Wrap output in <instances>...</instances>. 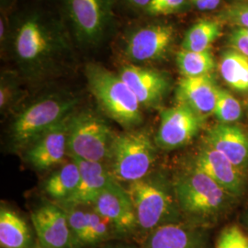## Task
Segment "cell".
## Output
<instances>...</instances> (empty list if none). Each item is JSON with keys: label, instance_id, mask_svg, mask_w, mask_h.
<instances>
[{"label": "cell", "instance_id": "obj_30", "mask_svg": "<svg viewBox=\"0 0 248 248\" xmlns=\"http://www.w3.org/2000/svg\"><path fill=\"white\" fill-rule=\"evenodd\" d=\"M229 45L232 50L248 57V36L240 32L236 28L230 34Z\"/></svg>", "mask_w": 248, "mask_h": 248}, {"label": "cell", "instance_id": "obj_17", "mask_svg": "<svg viewBox=\"0 0 248 248\" xmlns=\"http://www.w3.org/2000/svg\"><path fill=\"white\" fill-rule=\"evenodd\" d=\"M206 143L220 152L242 171L248 165V134L232 124H220L211 128Z\"/></svg>", "mask_w": 248, "mask_h": 248}, {"label": "cell", "instance_id": "obj_31", "mask_svg": "<svg viewBox=\"0 0 248 248\" xmlns=\"http://www.w3.org/2000/svg\"><path fill=\"white\" fill-rule=\"evenodd\" d=\"M186 4V0H166L158 9H156L152 16L169 15L176 13L182 9Z\"/></svg>", "mask_w": 248, "mask_h": 248}, {"label": "cell", "instance_id": "obj_18", "mask_svg": "<svg viewBox=\"0 0 248 248\" xmlns=\"http://www.w3.org/2000/svg\"><path fill=\"white\" fill-rule=\"evenodd\" d=\"M218 91L211 75L182 78L177 84V101L204 118L214 112Z\"/></svg>", "mask_w": 248, "mask_h": 248}, {"label": "cell", "instance_id": "obj_10", "mask_svg": "<svg viewBox=\"0 0 248 248\" xmlns=\"http://www.w3.org/2000/svg\"><path fill=\"white\" fill-rule=\"evenodd\" d=\"M175 29L168 24H151L130 34L124 45V54L133 63L155 62L163 59L173 43Z\"/></svg>", "mask_w": 248, "mask_h": 248}, {"label": "cell", "instance_id": "obj_33", "mask_svg": "<svg viewBox=\"0 0 248 248\" xmlns=\"http://www.w3.org/2000/svg\"><path fill=\"white\" fill-rule=\"evenodd\" d=\"M8 37H9V34H8L7 20H6V18H3V16H1V19H0V40H1V45H6Z\"/></svg>", "mask_w": 248, "mask_h": 248}, {"label": "cell", "instance_id": "obj_2", "mask_svg": "<svg viewBox=\"0 0 248 248\" xmlns=\"http://www.w3.org/2000/svg\"><path fill=\"white\" fill-rule=\"evenodd\" d=\"M78 99L56 93L39 98L18 113L10 126L12 148L25 151L43 134L75 113Z\"/></svg>", "mask_w": 248, "mask_h": 248}, {"label": "cell", "instance_id": "obj_16", "mask_svg": "<svg viewBox=\"0 0 248 248\" xmlns=\"http://www.w3.org/2000/svg\"><path fill=\"white\" fill-rule=\"evenodd\" d=\"M80 170V180L74 194L60 206H90L115 178L103 163L75 159Z\"/></svg>", "mask_w": 248, "mask_h": 248}, {"label": "cell", "instance_id": "obj_1", "mask_svg": "<svg viewBox=\"0 0 248 248\" xmlns=\"http://www.w3.org/2000/svg\"><path fill=\"white\" fill-rule=\"evenodd\" d=\"M11 45L19 69L31 80L53 76L71 56V43L62 23L42 12H32L18 20Z\"/></svg>", "mask_w": 248, "mask_h": 248}, {"label": "cell", "instance_id": "obj_28", "mask_svg": "<svg viewBox=\"0 0 248 248\" xmlns=\"http://www.w3.org/2000/svg\"><path fill=\"white\" fill-rule=\"evenodd\" d=\"M216 248H248V236L238 226L232 225L222 231Z\"/></svg>", "mask_w": 248, "mask_h": 248}, {"label": "cell", "instance_id": "obj_26", "mask_svg": "<svg viewBox=\"0 0 248 248\" xmlns=\"http://www.w3.org/2000/svg\"><path fill=\"white\" fill-rule=\"evenodd\" d=\"M213 114L221 124H231L241 118L242 107L239 101L228 91L219 89Z\"/></svg>", "mask_w": 248, "mask_h": 248}, {"label": "cell", "instance_id": "obj_27", "mask_svg": "<svg viewBox=\"0 0 248 248\" xmlns=\"http://www.w3.org/2000/svg\"><path fill=\"white\" fill-rule=\"evenodd\" d=\"M19 87L15 77L11 74L5 73L1 77L0 84V108L6 111L18 99Z\"/></svg>", "mask_w": 248, "mask_h": 248}, {"label": "cell", "instance_id": "obj_35", "mask_svg": "<svg viewBox=\"0 0 248 248\" xmlns=\"http://www.w3.org/2000/svg\"><path fill=\"white\" fill-rule=\"evenodd\" d=\"M13 0H1V6L4 8H6L8 5H10L11 4V2H12Z\"/></svg>", "mask_w": 248, "mask_h": 248}, {"label": "cell", "instance_id": "obj_7", "mask_svg": "<svg viewBox=\"0 0 248 248\" xmlns=\"http://www.w3.org/2000/svg\"><path fill=\"white\" fill-rule=\"evenodd\" d=\"M174 189L181 210L199 218L220 213L230 195L211 177L196 168L178 177Z\"/></svg>", "mask_w": 248, "mask_h": 248}, {"label": "cell", "instance_id": "obj_21", "mask_svg": "<svg viewBox=\"0 0 248 248\" xmlns=\"http://www.w3.org/2000/svg\"><path fill=\"white\" fill-rule=\"evenodd\" d=\"M80 180V170L75 160L64 164L54 171L44 184L46 194L59 202H64L78 188Z\"/></svg>", "mask_w": 248, "mask_h": 248}, {"label": "cell", "instance_id": "obj_37", "mask_svg": "<svg viewBox=\"0 0 248 248\" xmlns=\"http://www.w3.org/2000/svg\"><path fill=\"white\" fill-rule=\"evenodd\" d=\"M236 29L239 31L240 32L248 36V28H236Z\"/></svg>", "mask_w": 248, "mask_h": 248}, {"label": "cell", "instance_id": "obj_15", "mask_svg": "<svg viewBox=\"0 0 248 248\" xmlns=\"http://www.w3.org/2000/svg\"><path fill=\"white\" fill-rule=\"evenodd\" d=\"M195 168L211 177L230 195L239 196L243 192L244 177L241 170L208 143L199 152Z\"/></svg>", "mask_w": 248, "mask_h": 248}, {"label": "cell", "instance_id": "obj_20", "mask_svg": "<svg viewBox=\"0 0 248 248\" xmlns=\"http://www.w3.org/2000/svg\"><path fill=\"white\" fill-rule=\"evenodd\" d=\"M0 245L2 248H31V233L24 219L13 210H0Z\"/></svg>", "mask_w": 248, "mask_h": 248}, {"label": "cell", "instance_id": "obj_6", "mask_svg": "<svg viewBox=\"0 0 248 248\" xmlns=\"http://www.w3.org/2000/svg\"><path fill=\"white\" fill-rule=\"evenodd\" d=\"M138 229L149 234L162 225L175 222L177 216L173 197L161 178L150 174L129 183Z\"/></svg>", "mask_w": 248, "mask_h": 248}, {"label": "cell", "instance_id": "obj_4", "mask_svg": "<svg viewBox=\"0 0 248 248\" xmlns=\"http://www.w3.org/2000/svg\"><path fill=\"white\" fill-rule=\"evenodd\" d=\"M116 134L106 122L91 110L75 112L70 118L67 155L75 159L108 161Z\"/></svg>", "mask_w": 248, "mask_h": 248}, {"label": "cell", "instance_id": "obj_25", "mask_svg": "<svg viewBox=\"0 0 248 248\" xmlns=\"http://www.w3.org/2000/svg\"><path fill=\"white\" fill-rule=\"evenodd\" d=\"M66 213L74 248H87L89 232L88 210L83 206H61Z\"/></svg>", "mask_w": 248, "mask_h": 248}, {"label": "cell", "instance_id": "obj_34", "mask_svg": "<svg viewBox=\"0 0 248 248\" xmlns=\"http://www.w3.org/2000/svg\"><path fill=\"white\" fill-rule=\"evenodd\" d=\"M129 5L137 9H146L152 0H125Z\"/></svg>", "mask_w": 248, "mask_h": 248}, {"label": "cell", "instance_id": "obj_23", "mask_svg": "<svg viewBox=\"0 0 248 248\" xmlns=\"http://www.w3.org/2000/svg\"><path fill=\"white\" fill-rule=\"evenodd\" d=\"M219 70L223 80L237 91L248 90V57L234 50L222 54Z\"/></svg>", "mask_w": 248, "mask_h": 248}, {"label": "cell", "instance_id": "obj_9", "mask_svg": "<svg viewBox=\"0 0 248 248\" xmlns=\"http://www.w3.org/2000/svg\"><path fill=\"white\" fill-rule=\"evenodd\" d=\"M203 118L182 103L161 113L155 143L164 150H174L190 142L200 133Z\"/></svg>", "mask_w": 248, "mask_h": 248}, {"label": "cell", "instance_id": "obj_13", "mask_svg": "<svg viewBox=\"0 0 248 248\" xmlns=\"http://www.w3.org/2000/svg\"><path fill=\"white\" fill-rule=\"evenodd\" d=\"M119 76L133 90L142 107L159 106L170 88L169 78L164 73L134 63L123 65Z\"/></svg>", "mask_w": 248, "mask_h": 248}, {"label": "cell", "instance_id": "obj_8", "mask_svg": "<svg viewBox=\"0 0 248 248\" xmlns=\"http://www.w3.org/2000/svg\"><path fill=\"white\" fill-rule=\"evenodd\" d=\"M76 35L87 45L99 43L107 32L110 19L109 0H62Z\"/></svg>", "mask_w": 248, "mask_h": 248}, {"label": "cell", "instance_id": "obj_12", "mask_svg": "<svg viewBox=\"0 0 248 248\" xmlns=\"http://www.w3.org/2000/svg\"><path fill=\"white\" fill-rule=\"evenodd\" d=\"M40 248H74L66 213L61 206L41 205L31 213Z\"/></svg>", "mask_w": 248, "mask_h": 248}, {"label": "cell", "instance_id": "obj_19", "mask_svg": "<svg viewBox=\"0 0 248 248\" xmlns=\"http://www.w3.org/2000/svg\"><path fill=\"white\" fill-rule=\"evenodd\" d=\"M144 248H202L201 235L186 225L171 222L150 232Z\"/></svg>", "mask_w": 248, "mask_h": 248}, {"label": "cell", "instance_id": "obj_3", "mask_svg": "<svg viewBox=\"0 0 248 248\" xmlns=\"http://www.w3.org/2000/svg\"><path fill=\"white\" fill-rule=\"evenodd\" d=\"M89 89L104 113L126 129L142 121L141 104L119 74L91 62L85 71Z\"/></svg>", "mask_w": 248, "mask_h": 248}, {"label": "cell", "instance_id": "obj_32", "mask_svg": "<svg viewBox=\"0 0 248 248\" xmlns=\"http://www.w3.org/2000/svg\"><path fill=\"white\" fill-rule=\"evenodd\" d=\"M189 1L196 9L202 11H206V10H213L217 9L220 6L222 0H189Z\"/></svg>", "mask_w": 248, "mask_h": 248}, {"label": "cell", "instance_id": "obj_22", "mask_svg": "<svg viewBox=\"0 0 248 248\" xmlns=\"http://www.w3.org/2000/svg\"><path fill=\"white\" fill-rule=\"evenodd\" d=\"M221 20L203 18L196 22L184 37L182 50L193 52L210 51L213 43L222 34Z\"/></svg>", "mask_w": 248, "mask_h": 248}, {"label": "cell", "instance_id": "obj_5", "mask_svg": "<svg viewBox=\"0 0 248 248\" xmlns=\"http://www.w3.org/2000/svg\"><path fill=\"white\" fill-rule=\"evenodd\" d=\"M155 147L149 134L134 130L116 134L109 155V171L118 182L132 183L150 174Z\"/></svg>", "mask_w": 248, "mask_h": 248}, {"label": "cell", "instance_id": "obj_36", "mask_svg": "<svg viewBox=\"0 0 248 248\" xmlns=\"http://www.w3.org/2000/svg\"><path fill=\"white\" fill-rule=\"evenodd\" d=\"M105 248H136L134 247H130V246H108Z\"/></svg>", "mask_w": 248, "mask_h": 248}, {"label": "cell", "instance_id": "obj_24", "mask_svg": "<svg viewBox=\"0 0 248 248\" xmlns=\"http://www.w3.org/2000/svg\"><path fill=\"white\" fill-rule=\"evenodd\" d=\"M177 65L183 78H195L211 75L215 68V61L211 51L181 50L177 54Z\"/></svg>", "mask_w": 248, "mask_h": 248}, {"label": "cell", "instance_id": "obj_29", "mask_svg": "<svg viewBox=\"0 0 248 248\" xmlns=\"http://www.w3.org/2000/svg\"><path fill=\"white\" fill-rule=\"evenodd\" d=\"M221 19L235 28H248V3H237L225 9Z\"/></svg>", "mask_w": 248, "mask_h": 248}, {"label": "cell", "instance_id": "obj_14", "mask_svg": "<svg viewBox=\"0 0 248 248\" xmlns=\"http://www.w3.org/2000/svg\"><path fill=\"white\" fill-rule=\"evenodd\" d=\"M71 116L43 134L24 151L25 159L34 169L40 171L52 169L68 155L67 141Z\"/></svg>", "mask_w": 248, "mask_h": 248}, {"label": "cell", "instance_id": "obj_11", "mask_svg": "<svg viewBox=\"0 0 248 248\" xmlns=\"http://www.w3.org/2000/svg\"><path fill=\"white\" fill-rule=\"evenodd\" d=\"M92 208L111 223L118 235L130 234L138 229L131 197L117 180L100 192Z\"/></svg>", "mask_w": 248, "mask_h": 248}]
</instances>
